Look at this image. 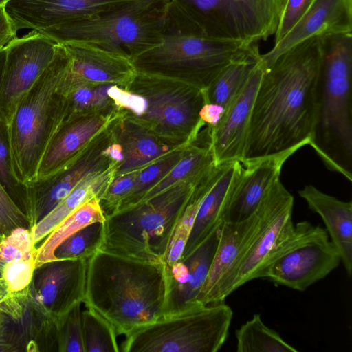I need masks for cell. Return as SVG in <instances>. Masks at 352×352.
I'll list each match as a JSON object with an SVG mask.
<instances>
[{
    "instance_id": "1",
    "label": "cell",
    "mask_w": 352,
    "mask_h": 352,
    "mask_svg": "<svg viewBox=\"0 0 352 352\" xmlns=\"http://www.w3.org/2000/svg\"><path fill=\"white\" fill-rule=\"evenodd\" d=\"M321 58V38L316 36L294 45L263 67L243 165L286 153L294 154L309 144Z\"/></svg>"
},
{
    "instance_id": "2",
    "label": "cell",
    "mask_w": 352,
    "mask_h": 352,
    "mask_svg": "<svg viewBox=\"0 0 352 352\" xmlns=\"http://www.w3.org/2000/svg\"><path fill=\"white\" fill-rule=\"evenodd\" d=\"M83 303L126 336L166 314L164 264L99 250L87 259Z\"/></svg>"
},
{
    "instance_id": "3",
    "label": "cell",
    "mask_w": 352,
    "mask_h": 352,
    "mask_svg": "<svg viewBox=\"0 0 352 352\" xmlns=\"http://www.w3.org/2000/svg\"><path fill=\"white\" fill-rule=\"evenodd\" d=\"M239 39L210 37L174 0H170L161 43L133 61L136 70L177 78L205 90L230 63L258 53Z\"/></svg>"
},
{
    "instance_id": "4",
    "label": "cell",
    "mask_w": 352,
    "mask_h": 352,
    "mask_svg": "<svg viewBox=\"0 0 352 352\" xmlns=\"http://www.w3.org/2000/svg\"><path fill=\"white\" fill-rule=\"evenodd\" d=\"M309 145L326 167L352 181V34L322 36Z\"/></svg>"
},
{
    "instance_id": "5",
    "label": "cell",
    "mask_w": 352,
    "mask_h": 352,
    "mask_svg": "<svg viewBox=\"0 0 352 352\" xmlns=\"http://www.w3.org/2000/svg\"><path fill=\"white\" fill-rule=\"evenodd\" d=\"M70 63L65 47L58 43L52 61L20 100L8 124L14 171L26 185L36 179L44 153L65 120L62 83Z\"/></svg>"
},
{
    "instance_id": "6",
    "label": "cell",
    "mask_w": 352,
    "mask_h": 352,
    "mask_svg": "<svg viewBox=\"0 0 352 352\" xmlns=\"http://www.w3.org/2000/svg\"><path fill=\"white\" fill-rule=\"evenodd\" d=\"M201 178L182 181L144 202L106 216L100 250L163 263L178 219Z\"/></svg>"
},
{
    "instance_id": "7",
    "label": "cell",
    "mask_w": 352,
    "mask_h": 352,
    "mask_svg": "<svg viewBox=\"0 0 352 352\" xmlns=\"http://www.w3.org/2000/svg\"><path fill=\"white\" fill-rule=\"evenodd\" d=\"M170 0H133L96 17L56 25L37 32L56 43L82 41L133 61L158 45Z\"/></svg>"
},
{
    "instance_id": "8",
    "label": "cell",
    "mask_w": 352,
    "mask_h": 352,
    "mask_svg": "<svg viewBox=\"0 0 352 352\" xmlns=\"http://www.w3.org/2000/svg\"><path fill=\"white\" fill-rule=\"evenodd\" d=\"M143 97L146 108L138 116L127 114L163 141L182 146L195 141L206 126L200 112L205 90L186 81L136 70L126 89Z\"/></svg>"
},
{
    "instance_id": "9",
    "label": "cell",
    "mask_w": 352,
    "mask_h": 352,
    "mask_svg": "<svg viewBox=\"0 0 352 352\" xmlns=\"http://www.w3.org/2000/svg\"><path fill=\"white\" fill-rule=\"evenodd\" d=\"M233 311L224 301L197 303L125 336L124 352H217L226 342Z\"/></svg>"
},
{
    "instance_id": "10",
    "label": "cell",
    "mask_w": 352,
    "mask_h": 352,
    "mask_svg": "<svg viewBox=\"0 0 352 352\" xmlns=\"http://www.w3.org/2000/svg\"><path fill=\"white\" fill-rule=\"evenodd\" d=\"M340 263L325 229L303 221L267 261L258 274L277 285L305 291L326 277Z\"/></svg>"
},
{
    "instance_id": "11",
    "label": "cell",
    "mask_w": 352,
    "mask_h": 352,
    "mask_svg": "<svg viewBox=\"0 0 352 352\" xmlns=\"http://www.w3.org/2000/svg\"><path fill=\"white\" fill-rule=\"evenodd\" d=\"M265 216L263 225L233 273L208 297L205 305L225 301L234 291L258 278L267 261L294 230V197L277 179L264 197Z\"/></svg>"
},
{
    "instance_id": "12",
    "label": "cell",
    "mask_w": 352,
    "mask_h": 352,
    "mask_svg": "<svg viewBox=\"0 0 352 352\" xmlns=\"http://www.w3.org/2000/svg\"><path fill=\"white\" fill-rule=\"evenodd\" d=\"M113 123V122H112ZM112 123L72 163L52 175L28 184L26 216L30 229L46 217L87 175L118 162L109 153Z\"/></svg>"
},
{
    "instance_id": "13",
    "label": "cell",
    "mask_w": 352,
    "mask_h": 352,
    "mask_svg": "<svg viewBox=\"0 0 352 352\" xmlns=\"http://www.w3.org/2000/svg\"><path fill=\"white\" fill-rule=\"evenodd\" d=\"M58 43L32 30L6 47L0 89V118L10 122L22 97L34 86L52 61Z\"/></svg>"
},
{
    "instance_id": "14",
    "label": "cell",
    "mask_w": 352,
    "mask_h": 352,
    "mask_svg": "<svg viewBox=\"0 0 352 352\" xmlns=\"http://www.w3.org/2000/svg\"><path fill=\"white\" fill-rule=\"evenodd\" d=\"M61 44L71 59L62 84L65 95L83 86L111 85L126 89L136 72L129 58L98 45L82 41Z\"/></svg>"
},
{
    "instance_id": "15",
    "label": "cell",
    "mask_w": 352,
    "mask_h": 352,
    "mask_svg": "<svg viewBox=\"0 0 352 352\" xmlns=\"http://www.w3.org/2000/svg\"><path fill=\"white\" fill-rule=\"evenodd\" d=\"M263 72L259 58L240 90L226 107L219 122L212 129L206 127L216 165L235 160L241 162L252 106Z\"/></svg>"
},
{
    "instance_id": "16",
    "label": "cell",
    "mask_w": 352,
    "mask_h": 352,
    "mask_svg": "<svg viewBox=\"0 0 352 352\" xmlns=\"http://www.w3.org/2000/svg\"><path fill=\"white\" fill-rule=\"evenodd\" d=\"M133 0H9L6 9L17 30L38 31L90 19Z\"/></svg>"
},
{
    "instance_id": "17",
    "label": "cell",
    "mask_w": 352,
    "mask_h": 352,
    "mask_svg": "<svg viewBox=\"0 0 352 352\" xmlns=\"http://www.w3.org/2000/svg\"><path fill=\"white\" fill-rule=\"evenodd\" d=\"M87 260L58 259L36 267L30 288L36 300L54 318L85 296Z\"/></svg>"
},
{
    "instance_id": "18",
    "label": "cell",
    "mask_w": 352,
    "mask_h": 352,
    "mask_svg": "<svg viewBox=\"0 0 352 352\" xmlns=\"http://www.w3.org/2000/svg\"><path fill=\"white\" fill-rule=\"evenodd\" d=\"M122 111L84 114L64 121L44 153L35 180L43 179L74 161L100 133L120 116Z\"/></svg>"
},
{
    "instance_id": "19",
    "label": "cell",
    "mask_w": 352,
    "mask_h": 352,
    "mask_svg": "<svg viewBox=\"0 0 352 352\" xmlns=\"http://www.w3.org/2000/svg\"><path fill=\"white\" fill-rule=\"evenodd\" d=\"M265 210L263 197L257 210L246 219L222 223L212 262L197 298V302L205 305L211 293L235 270L258 234L264 221Z\"/></svg>"
},
{
    "instance_id": "20",
    "label": "cell",
    "mask_w": 352,
    "mask_h": 352,
    "mask_svg": "<svg viewBox=\"0 0 352 352\" xmlns=\"http://www.w3.org/2000/svg\"><path fill=\"white\" fill-rule=\"evenodd\" d=\"M352 33V0H313L306 12L272 48L261 54L263 68L294 45L307 39Z\"/></svg>"
},
{
    "instance_id": "21",
    "label": "cell",
    "mask_w": 352,
    "mask_h": 352,
    "mask_svg": "<svg viewBox=\"0 0 352 352\" xmlns=\"http://www.w3.org/2000/svg\"><path fill=\"white\" fill-rule=\"evenodd\" d=\"M219 230L188 256L171 266L164 265L167 283L166 315L181 312L198 303L197 298L212 262Z\"/></svg>"
},
{
    "instance_id": "22",
    "label": "cell",
    "mask_w": 352,
    "mask_h": 352,
    "mask_svg": "<svg viewBox=\"0 0 352 352\" xmlns=\"http://www.w3.org/2000/svg\"><path fill=\"white\" fill-rule=\"evenodd\" d=\"M292 155L286 153L243 165L230 195L223 222L241 221L250 217L273 183L280 178L283 164Z\"/></svg>"
},
{
    "instance_id": "23",
    "label": "cell",
    "mask_w": 352,
    "mask_h": 352,
    "mask_svg": "<svg viewBox=\"0 0 352 352\" xmlns=\"http://www.w3.org/2000/svg\"><path fill=\"white\" fill-rule=\"evenodd\" d=\"M111 129L113 140L119 146L122 156L115 177L142 168L184 146H173L163 141L123 109L120 116L112 123Z\"/></svg>"
},
{
    "instance_id": "24",
    "label": "cell",
    "mask_w": 352,
    "mask_h": 352,
    "mask_svg": "<svg viewBox=\"0 0 352 352\" xmlns=\"http://www.w3.org/2000/svg\"><path fill=\"white\" fill-rule=\"evenodd\" d=\"M243 167L238 160L220 164L219 174L199 206L182 258L190 254L220 229L233 188Z\"/></svg>"
},
{
    "instance_id": "25",
    "label": "cell",
    "mask_w": 352,
    "mask_h": 352,
    "mask_svg": "<svg viewBox=\"0 0 352 352\" xmlns=\"http://www.w3.org/2000/svg\"><path fill=\"white\" fill-rule=\"evenodd\" d=\"M308 207L322 219L349 276L352 272V203L319 190L312 185L298 191Z\"/></svg>"
},
{
    "instance_id": "26",
    "label": "cell",
    "mask_w": 352,
    "mask_h": 352,
    "mask_svg": "<svg viewBox=\"0 0 352 352\" xmlns=\"http://www.w3.org/2000/svg\"><path fill=\"white\" fill-rule=\"evenodd\" d=\"M118 164L91 173L85 177L75 188L42 220L30 229L34 245L47 236L65 218L82 205L98 197L99 199L115 177Z\"/></svg>"
},
{
    "instance_id": "27",
    "label": "cell",
    "mask_w": 352,
    "mask_h": 352,
    "mask_svg": "<svg viewBox=\"0 0 352 352\" xmlns=\"http://www.w3.org/2000/svg\"><path fill=\"white\" fill-rule=\"evenodd\" d=\"M241 40L254 44L275 34L284 0H226Z\"/></svg>"
},
{
    "instance_id": "28",
    "label": "cell",
    "mask_w": 352,
    "mask_h": 352,
    "mask_svg": "<svg viewBox=\"0 0 352 352\" xmlns=\"http://www.w3.org/2000/svg\"><path fill=\"white\" fill-rule=\"evenodd\" d=\"M214 165L216 164L209 142L204 145L201 144L198 136L195 141L184 147L182 157L175 166L160 181L148 189L136 205L151 199L182 181L199 179Z\"/></svg>"
},
{
    "instance_id": "29",
    "label": "cell",
    "mask_w": 352,
    "mask_h": 352,
    "mask_svg": "<svg viewBox=\"0 0 352 352\" xmlns=\"http://www.w3.org/2000/svg\"><path fill=\"white\" fill-rule=\"evenodd\" d=\"M105 215L98 197H94L77 208L60 222L35 249V268L49 261L56 260V248L67 238L85 226L104 221Z\"/></svg>"
},
{
    "instance_id": "30",
    "label": "cell",
    "mask_w": 352,
    "mask_h": 352,
    "mask_svg": "<svg viewBox=\"0 0 352 352\" xmlns=\"http://www.w3.org/2000/svg\"><path fill=\"white\" fill-rule=\"evenodd\" d=\"M201 25L210 37L240 39L226 0H174Z\"/></svg>"
},
{
    "instance_id": "31",
    "label": "cell",
    "mask_w": 352,
    "mask_h": 352,
    "mask_svg": "<svg viewBox=\"0 0 352 352\" xmlns=\"http://www.w3.org/2000/svg\"><path fill=\"white\" fill-rule=\"evenodd\" d=\"M260 56L258 52L226 67L205 89L206 103L225 109L240 90Z\"/></svg>"
},
{
    "instance_id": "32",
    "label": "cell",
    "mask_w": 352,
    "mask_h": 352,
    "mask_svg": "<svg viewBox=\"0 0 352 352\" xmlns=\"http://www.w3.org/2000/svg\"><path fill=\"white\" fill-rule=\"evenodd\" d=\"M238 352H297L278 333L266 326L255 314L235 332Z\"/></svg>"
},
{
    "instance_id": "33",
    "label": "cell",
    "mask_w": 352,
    "mask_h": 352,
    "mask_svg": "<svg viewBox=\"0 0 352 352\" xmlns=\"http://www.w3.org/2000/svg\"><path fill=\"white\" fill-rule=\"evenodd\" d=\"M186 145L171 151L141 168L130 192L110 214L135 206L146 191L160 181L175 166L180 160Z\"/></svg>"
},
{
    "instance_id": "34",
    "label": "cell",
    "mask_w": 352,
    "mask_h": 352,
    "mask_svg": "<svg viewBox=\"0 0 352 352\" xmlns=\"http://www.w3.org/2000/svg\"><path fill=\"white\" fill-rule=\"evenodd\" d=\"M82 326L85 352L120 351L114 328L95 311H82Z\"/></svg>"
},
{
    "instance_id": "35",
    "label": "cell",
    "mask_w": 352,
    "mask_h": 352,
    "mask_svg": "<svg viewBox=\"0 0 352 352\" xmlns=\"http://www.w3.org/2000/svg\"><path fill=\"white\" fill-rule=\"evenodd\" d=\"M0 183L17 206L25 214L28 208V186L14 171L8 125L0 118Z\"/></svg>"
},
{
    "instance_id": "36",
    "label": "cell",
    "mask_w": 352,
    "mask_h": 352,
    "mask_svg": "<svg viewBox=\"0 0 352 352\" xmlns=\"http://www.w3.org/2000/svg\"><path fill=\"white\" fill-rule=\"evenodd\" d=\"M103 222L90 223L67 238L54 250L56 259L87 260L90 258L100 250Z\"/></svg>"
},
{
    "instance_id": "37",
    "label": "cell",
    "mask_w": 352,
    "mask_h": 352,
    "mask_svg": "<svg viewBox=\"0 0 352 352\" xmlns=\"http://www.w3.org/2000/svg\"><path fill=\"white\" fill-rule=\"evenodd\" d=\"M82 302L55 318L57 352H85L82 326Z\"/></svg>"
},
{
    "instance_id": "38",
    "label": "cell",
    "mask_w": 352,
    "mask_h": 352,
    "mask_svg": "<svg viewBox=\"0 0 352 352\" xmlns=\"http://www.w3.org/2000/svg\"><path fill=\"white\" fill-rule=\"evenodd\" d=\"M30 229L17 228L0 239V257L6 263L25 260L34 254Z\"/></svg>"
},
{
    "instance_id": "39",
    "label": "cell",
    "mask_w": 352,
    "mask_h": 352,
    "mask_svg": "<svg viewBox=\"0 0 352 352\" xmlns=\"http://www.w3.org/2000/svg\"><path fill=\"white\" fill-rule=\"evenodd\" d=\"M140 169L114 177L99 199L105 217L112 213L120 202L130 192Z\"/></svg>"
},
{
    "instance_id": "40",
    "label": "cell",
    "mask_w": 352,
    "mask_h": 352,
    "mask_svg": "<svg viewBox=\"0 0 352 352\" xmlns=\"http://www.w3.org/2000/svg\"><path fill=\"white\" fill-rule=\"evenodd\" d=\"M17 228L30 229L28 219L0 183V239Z\"/></svg>"
},
{
    "instance_id": "41",
    "label": "cell",
    "mask_w": 352,
    "mask_h": 352,
    "mask_svg": "<svg viewBox=\"0 0 352 352\" xmlns=\"http://www.w3.org/2000/svg\"><path fill=\"white\" fill-rule=\"evenodd\" d=\"M35 252L28 259L6 263L3 278L10 292H17L25 289L32 282L35 270Z\"/></svg>"
},
{
    "instance_id": "42",
    "label": "cell",
    "mask_w": 352,
    "mask_h": 352,
    "mask_svg": "<svg viewBox=\"0 0 352 352\" xmlns=\"http://www.w3.org/2000/svg\"><path fill=\"white\" fill-rule=\"evenodd\" d=\"M313 0H284L274 43L284 37L297 23L306 12Z\"/></svg>"
},
{
    "instance_id": "43",
    "label": "cell",
    "mask_w": 352,
    "mask_h": 352,
    "mask_svg": "<svg viewBox=\"0 0 352 352\" xmlns=\"http://www.w3.org/2000/svg\"><path fill=\"white\" fill-rule=\"evenodd\" d=\"M17 30L9 16L6 4L0 3V50L17 37Z\"/></svg>"
},
{
    "instance_id": "44",
    "label": "cell",
    "mask_w": 352,
    "mask_h": 352,
    "mask_svg": "<svg viewBox=\"0 0 352 352\" xmlns=\"http://www.w3.org/2000/svg\"><path fill=\"white\" fill-rule=\"evenodd\" d=\"M224 108L211 103H206L200 112V117L208 129L214 127L223 116Z\"/></svg>"
},
{
    "instance_id": "45",
    "label": "cell",
    "mask_w": 352,
    "mask_h": 352,
    "mask_svg": "<svg viewBox=\"0 0 352 352\" xmlns=\"http://www.w3.org/2000/svg\"><path fill=\"white\" fill-rule=\"evenodd\" d=\"M10 294L8 285L3 277L0 278V305Z\"/></svg>"
},
{
    "instance_id": "46",
    "label": "cell",
    "mask_w": 352,
    "mask_h": 352,
    "mask_svg": "<svg viewBox=\"0 0 352 352\" xmlns=\"http://www.w3.org/2000/svg\"><path fill=\"white\" fill-rule=\"evenodd\" d=\"M6 60V50L5 47L0 50V89L1 85L4 65Z\"/></svg>"
},
{
    "instance_id": "47",
    "label": "cell",
    "mask_w": 352,
    "mask_h": 352,
    "mask_svg": "<svg viewBox=\"0 0 352 352\" xmlns=\"http://www.w3.org/2000/svg\"><path fill=\"white\" fill-rule=\"evenodd\" d=\"M6 263L0 257V278L3 277V270Z\"/></svg>"
},
{
    "instance_id": "48",
    "label": "cell",
    "mask_w": 352,
    "mask_h": 352,
    "mask_svg": "<svg viewBox=\"0 0 352 352\" xmlns=\"http://www.w3.org/2000/svg\"><path fill=\"white\" fill-rule=\"evenodd\" d=\"M9 0H0V3L6 4Z\"/></svg>"
}]
</instances>
